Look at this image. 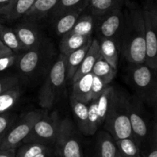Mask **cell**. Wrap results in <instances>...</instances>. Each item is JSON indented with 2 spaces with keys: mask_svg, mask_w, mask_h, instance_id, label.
Instances as JSON below:
<instances>
[{
  "mask_svg": "<svg viewBox=\"0 0 157 157\" xmlns=\"http://www.w3.org/2000/svg\"><path fill=\"white\" fill-rule=\"evenodd\" d=\"M66 80V55L60 54L39 90L38 101L41 107L50 109L56 104Z\"/></svg>",
  "mask_w": 157,
  "mask_h": 157,
  "instance_id": "cell-4",
  "label": "cell"
},
{
  "mask_svg": "<svg viewBox=\"0 0 157 157\" xmlns=\"http://www.w3.org/2000/svg\"><path fill=\"white\" fill-rule=\"evenodd\" d=\"M108 85L109 84H106L101 78L93 75L91 84V101L96 100Z\"/></svg>",
  "mask_w": 157,
  "mask_h": 157,
  "instance_id": "cell-36",
  "label": "cell"
},
{
  "mask_svg": "<svg viewBox=\"0 0 157 157\" xmlns=\"http://www.w3.org/2000/svg\"><path fill=\"white\" fill-rule=\"evenodd\" d=\"M93 74H87L72 82L73 88L71 97L84 104H88L91 101V84Z\"/></svg>",
  "mask_w": 157,
  "mask_h": 157,
  "instance_id": "cell-17",
  "label": "cell"
},
{
  "mask_svg": "<svg viewBox=\"0 0 157 157\" xmlns=\"http://www.w3.org/2000/svg\"><path fill=\"white\" fill-rule=\"evenodd\" d=\"M54 146L55 153L60 157H84L75 126L68 118L60 121Z\"/></svg>",
  "mask_w": 157,
  "mask_h": 157,
  "instance_id": "cell-8",
  "label": "cell"
},
{
  "mask_svg": "<svg viewBox=\"0 0 157 157\" xmlns=\"http://www.w3.org/2000/svg\"><path fill=\"white\" fill-rule=\"evenodd\" d=\"M125 0H89L86 10L98 18L115 9H122Z\"/></svg>",
  "mask_w": 157,
  "mask_h": 157,
  "instance_id": "cell-18",
  "label": "cell"
},
{
  "mask_svg": "<svg viewBox=\"0 0 157 157\" xmlns=\"http://www.w3.org/2000/svg\"><path fill=\"white\" fill-rule=\"evenodd\" d=\"M0 41L15 53L25 52V49L23 47L13 29L7 27L5 25H3L0 29Z\"/></svg>",
  "mask_w": 157,
  "mask_h": 157,
  "instance_id": "cell-30",
  "label": "cell"
},
{
  "mask_svg": "<svg viewBox=\"0 0 157 157\" xmlns=\"http://www.w3.org/2000/svg\"><path fill=\"white\" fill-rule=\"evenodd\" d=\"M127 78L136 92V96L144 104L156 107L157 101L156 71L145 63L130 64Z\"/></svg>",
  "mask_w": 157,
  "mask_h": 157,
  "instance_id": "cell-3",
  "label": "cell"
},
{
  "mask_svg": "<svg viewBox=\"0 0 157 157\" xmlns=\"http://www.w3.org/2000/svg\"><path fill=\"white\" fill-rule=\"evenodd\" d=\"M61 37L62 38L60 42L59 48L61 54L64 55H68L71 52L82 47L87 41L93 38L92 37L81 36V35L72 34L71 32H68Z\"/></svg>",
  "mask_w": 157,
  "mask_h": 157,
  "instance_id": "cell-22",
  "label": "cell"
},
{
  "mask_svg": "<svg viewBox=\"0 0 157 157\" xmlns=\"http://www.w3.org/2000/svg\"><path fill=\"white\" fill-rule=\"evenodd\" d=\"M12 29L25 51L35 48L43 44L42 36L35 23L22 21Z\"/></svg>",
  "mask_w": 157,
  "mask_h": 157,
  "instance_id": "cell-12",
  "label": "cell"
},
{
  "mask_svg": "<svg viewBox=\"0 0 157 157\" xmlns=\"http://www.w3.org/2000/svg\"><path fill=\"white\" fill-rule=\"evenodd\" d=\"M124 6L118 49L130 64H143L146 61V41L141 6L131 0H125Z\"/></svg>",
  "mask_w": 157,
  "mask_h": 157,
  "instance_id": "cell-1",
  "label": "cell"
},
{
  "mask_svg": "<svg viewBox=\"0 0 157 157\" xmlns=\"http://www.w3.org/2000/svg\"><path fill=\"white\" fill-rule=\"evenodd\" d=\"M115 157H122V156H121V154H120V153H119V152H118V151H117V150L116 156H115Z\"/></svg>",
  "mask_w": 157,
  "mask_h": 157,
  "instance_id": "cell-42",
  "label": "cell"
},
{
  "mask_svg": "<svg viewBox=\"0 0 157 157\" xmlns=\"http://www.w3.org/2000/svg\"><path fill=\"white\" fill-rule=\"evenodd\" d=\"M114 92V87L108 85L103 90L102 93L99 95V97L95 100L97 111L98 113V117H99V122L101 126L104 123L106 116L108 113V110L110 109V105H111L112 101H113Z\"/></svg>",
  "mask_w": 157,
  "mask_h": 157,
  "instance_id": "cell-23",
  "label": "cell"
},
{
  "mask_svg": "<svg viewBox=\"0 0 157 157\" xmlns=\"http://www.w3.org/2000/svg\"><path fill=\"white\" fill-rule=\"evenodd\" d=\"M95 26V18L90 14L81 13L74 27L69 32L85 37H92Z\"/></svg>",
  "mask_w": 157,
  "mask_h": 157,
  "instance_id": "cell-26",
  "label": "cell"
},
{
  "mask_svg": "<svg viewBox=\"0 0 157 157\" xmlns=\"http://www.w3.org/2000/svg\"><path fill=\"white\" fill-rule=\"evenodd\" d=\"M129 118L132 136L140 148L142 154L150 139L151 130L144 104L135 95L129 97Z\"/></svg>",
  "mask_w": 157,
  "mask_h": 157,
  "instance_id": "cell-6",
  "label": "cell"
},
{
  "mask_svg": "<svg viewBox=\"0 0 157 157\" xmlns=\"http://www.w3.org/2000/svg\"><path fill=\"white\" fill-rule=\"evenodd\" d=\"M81 13L82 12H69L55 17L56 21L55 24V30L57 35L63 36L68 33L78 21Z\"/></svg>",
  "mask_w": 157,
  "mask_h": 157,
  "instance_id": "cell-24",
  "label": "cell"
},
{
  "mask_svg": "<svg viewBox=\"0 0 157 157\" xmlns=\"http://www.w3.org/2000/svg\"><path fill=\"white\" fill-rule=\"evenodd\" d=\"M92 39L87 41L82 47L66 55V79L67 80L71 81L74 75L79 68L84 56L88 51Z\"/></svg>",
  "mask_w": 157,
  "mask_h": 157,
  "instance_id": "cell-19",
  "label": "cell"
},
{
  "mask_svg": "<svg viewBox=\"0 0 157 157\" xmlns=\"http://www.w3.org/2000/svg\"><path fill=\"white\" fill-rule=\"evenodd\" d=\"M20 77L16 75H6L0 76V94L17 85H19Z\"/></svg>",
  "mask_w": 157,
  "mask_h": 157,
  "instance_id": "cell-35",
  "label": "cell"
},
{
  "mask_svg": "<svg viewBox=\"0 0 157 157\" xmlns=\"http://www.w3.org/2000/svg\"><path fill=\"white\" fill-rule=\"evenodd\" d=\"M3 26V24H2V22L1 21V20H0V29H2V27Z\"/></svg>",
  "mask_w": 157,
  "mask_h": 157,
  "instance_id": "cell-43",
  "label": "cell"
},
{
  "mask_svg": "<svg viewBox=\"0 0 157 157\" xmlns=\"http://www.w3.org/2000/svg\"><path fill=\"white\" fill-rule=\"evenodd\" d=\"M70 104L80 132L84 136H89L88 104L77 101L72 97H70Z\"/></svg>",
  "mask_w": 157,
  "mask_h": 157,
  "instance_id": "cell-20",
  "label": "cell"
},
{
  "mask_svg": "<svg viewBox=\"0 0 157 157\" xmlns=\"http://www.w3.org/2000/svg\"><path fill=\"white\" fill-rule=\"evenodd\" d=\"M100 57H101V53H100L99 42L97 39L93 38L88 51L84 56L79 68L78 69V71L72 78V82H75V81L79 79L81 77L90 73L94 65Z\"/></svg>",
  "mask_w": 157,
  "mask_h": 157,
  "instance_id": "cell-16",
  "label": "cell"
},
{
  "mask_svg": "<svg viewBox=\"0 0 157 157\" xmlns=\"http://www.w3.org/2000/svg\"><path fill=\"white\" fill-rule=\"evenodd\" d=\"M12 0H0V9L6 6L8 3H9Z\"/></svg>",
  "mask_w": 157,
  "mask_h": 157,
  "instance_id": "cell-41",
  "label": "cell"
},
{
  "mask_svg": "<svg viewBox=\"0 0 157 157\" xmlns=\"http://www.w3.org/2000/svg\"><path fill=\"white\" fill-rule=\"evenodd\" d=\"M99 48L101 57L114 69L117 70L119 49L115 41L110 38H100Z\"/></svg>",
  "mask_w": 157,
  "mask_h": 157,
  "instance_id": "cell-21",
  "label": "cell"
},
{
  "mask_svg": "<svg viewBox=\"0 0 157 157\" xmlns=\"http://www.w3.org/2000/svg\"><path fill=\"white\" fill-rule=\"evenodd\" d=\"M60 121L57 112H54L48 116L43 114L33 126L23 144L38 143L48 147L54 145L58 134Z\"/></svg>",
  "mask_w": 157,
  "mask_h": 157,
  "instance_id": "cell-9",
  "label": "cell"
},
{
  "mask_svg": "<svg viewBox=\"0 0 157 157\" xmlns=\"http://www.w3.org/2000/svg\"><path fill=\"white\" fill-rule=\"evenodd\" d=\"M141 10L145 32V64L157 71V6L154 0H144Z\"/></svg>",
  "mask_w": 157,
  "mask_h": 157,
  "instance_id": "cell-5",
  "label": "cell"
},
{
  "mask_svg": "<svg viewBox=\"0 0 157 157\" xmlns=\"http://www.w3.org/2000/svg\"><path fill=\"white\" fill-rule=\"evenodd\" d=\"M15 151L16 149L0 150V157H15Z\"/></svg>",
  "mask_w": 157,
  "mask_h": 157,
  "instance_id": "cell-39",
  "label": "cell"
},
{
  "mask_svg": "<svg viewBox=\"0 0 157 157\" xmlns=\"http://www.w3.org/2000/svg\"><path fill=\"white\" fill-rule=\"evenodd\" d=\"M51 154H52V150H48V151H45L44 153H41L40 154L37 155V156L34 157H50Z\"/></svg>",
  "mask_w": 157,
  "mask_h": 157,
  "instance_id": "cell-40",
  "label": "cell"
},
{
  "mask_svg": "<svg viewBox=\"0 0 157 157\" xmlns=\"http://www.w3.org/2000/svg\"><path fill=\"white\" fill-rule=\"evenodd\" d=\"M143 157H157V131L156 122L151 130L150 139L143 153Z\"/></svg>",
  "mask_w": 157,
  "mask_h": 157,
  "instance_id": "cell-34",
  "label": "cell"
},
{
  "mask_svg": "<svg viewBox=\"0 0 157 157\" xmlns=\"http://www.w3.org/2000/svg\"><path fill=\"white\" fill-rule=\"evenodd\" d=\"M51 150V147L44 144L38 143H27L21 144L16 149L15 157H34Z\"/></svg>",
  "mask_w": 157,
  "mask_h": 157,
  "instance_id": "cell-31",
  "label": "cell"
},
{
  "mask_svg": "<svg viewBox=\"0 0 157 157\" xmlns=\"http://www.w3.org/2000/svg\"><path fill=\"white\" fill-rule=\"evenodd\" d=\"M89 0H58L52 12L54 17L69 12H84L88 6Z\"/></svg>",
  "mask_w": 157,
  "mask_h": 157,
  "instance_id": "cell-25",
  "label": "cell"
},
{
  "mask_svg": "<svg viewBox=\"0 0 157 157\" xmlns=\"http://www.w3.org/2000/svg\"><path fill=\"white\" fill-rule=\"evenodd\" d=\"M43 116L39 110H32L16 119L0 144V150L17 149L23 144L35 123Z\"/></svg>",
  "mask_w": 157,
  "mask_h": 157,
  "instance_id": "cell-7",
  "label": "cell"
},
{
  "mask_svg": "<svg viewBox=\"0 0 157 157\" xmlns=\"http://www.w3.org/2000/svg\"><path fill=\"white\" fill-rule=\"evenodd\" d=\"M95 18L98 20L97 29L100 38L113 39L117 45L124 22L123 9H115L102 16Z\"/></svg>",
  "mask_w": 157,
  "mask_h": 157,
  "instance_id": "cell-10",
  "label": "cell"
},
{
  "mask_svg": "<svg viewBox=\"0 0 157 157\" xmlns=\"http://www.w3.org/2000/svg\"><path fill=\"white\" fill-rule=\"evenodd\" d=\"M25 52L23 55H18L15 64L20 74L30 76L35 73L44 61L46 55L44 44Z\"/></svg>",
  "mask_w": 157,
  "mask_h": 157,
  "instance_id": "cell-11",
  "label": "cell"
},
{
  "mask_svg": "<svg viewBox=\"0 0 157 157\" xmlns=\"http://www.w3.org/2000/svg\"><path fill=\"white\" fill-rule=\"evenodd\" d=\"M91 73L101 78L106 84H110L116 76L117 70L107 62L101 55L94 65Z\"/></svg>",
  "mask_w": 157,
  "mask_h": 157,
  "instance_id": "cell-27",
  "label": "cell"
},
{
  "mask_svg": "<svg viewBox=\"0 0 157 157\" xmlns=\"http://www.w3.org/2000/svg\"><path fill=\"white\" fill-rule=\"evenodd\" d=\"M129 97L115 89L111 105L108 110L104 127L114 140L133 137L129 118Z\"/></svg>",
  "mask_w": 157,
  "mask_h": 157,
  "instance_id": "cell-2",
  "label": "cell"
},
{
  "mask_svg": "<svg viewBox=\"0 0 157 157\" xmlns=\"http://www.w3.org/2000/svg\"><path fill=\"white\" fill-rule=\"evenodd\" d=\"M16 119V115L9 111L0 114V144Z\"/></svg>",
  "mask_w": 157,
  "mask_h": 157,
  "instance_id": "cell-33",
  "label": "cell"
},
{
  "mask_svg": "<svg viewBox=\"0 0 157 157\" xmlns=\"http://www.w3.org/2000/svg\"><path fill=\"white\" fill-rule=\"evenodd\" d=\"M117 150L122 157H143L142 152L133 137L115 140Z\"/></svg>",
  "mask_w": 157,
  "mask_h": 157,
  "instance_id": "cell-29",
  "label": "cell"
},
{
  "mask_svg": "<svg viewBox=\"0 0 157 157\" xmlns=\"http://www.w3.org/2000/svg\"><path fill=\"white\" fill-rule=\"evenodd\" d=\"M22 94L20 85H17L13 88L0 94V114L8 112L17 104Z\"/></svg>",
  "mask_w": 157,
  "mask_h": 157,
  "instance_id": "cell-28",
  "label": "cell"
},
{
  "mask_svg": "<svg viewBox=\"0 0 157 157\" xmlns=\"http://www.w3.org/2000/svg\"><path fill=\"white\" fill-rule=\"evenodd\" d=\"M35 0H12L0 9V20L14 21L21 18Z\"/></svg>",
  "mask_w": 157,
  "mask_h": 157,
  "instance_id": "cell-13",
  "label": "cell"
},
{
  "mask_svg": "<svg viewBox=\"0 0 157 157\" xmlns=\"http://www.w3.org/2000/svg\"><path fill=\"white\" fill-rule=\"evenodd\" d=\"M58 0H35L22 17L23 21L36 23L52 13Z\"/></svg>",
  "mask_w": 157,
  "mask_h": 157,
  "instance_id": "cell-15",
  "label": "cell"
},
{
  "mask_svg": "<svg viewBox=\"0 0 157 157\" xmlns=\"http://www.w3.org/2000/svg\"><path fill=\"white\" fill-rule=\"evenodd\" d=\"M18 58V55H16V53L1 57L0 58V72L5 71L7 69L15 65Z\"/></svg>",
  "mask_w": 157,
  "mask_h": 157,
  "instance_id": "cell-37",
  "label": "cell"
},
{
  "mask_svg": "<svg viewBox=\"0 0 157 157\" xmlns=\"http://www.w3.org/2000/svg\"><path fill=\"white\" fill-rule=\"evenodd\" d=\"M13 53H15V52H13L11 49H9V48L6 47V46L0 41V58L3 56H6V55H12V54Z\"/></svg>",
  "mask_w": 157,
  "mask_h": 157,
  "instance_id": "cell-38",
  "label": "cell"
},
{
  "mask_svg": "<svg viewBox=\"0 0 157 157\" xmlns=\"http://www.w3.org/2000/svg\"><path fill=\"white\" fill-rule=\"evenodd\" d=\"M101 127L99 117L97 111L96 101H90L88 104V133L89 136H93Z\"/></svg>",
  "mask_w": 157,
  "mask_h": 157,
  "instance_id": "cell-32",
  "label": "cell"
},
{
  "mask_svg": "<svg viewBox=\"0 0 157 157\" xmlns=\"http://www.w3.org/2000/svg\"><path fill=\"white\" fill-rule=\"evenodd\" d=\"M115 140L107 131L98 133L95 138L91 157H115L117 153Z\"/></svg>",
  "mask_w": 157,
  "mask_h": 157,
  "instance_id": "cell-14",
  "label": "cell"
}]
</instances>
